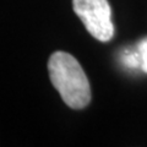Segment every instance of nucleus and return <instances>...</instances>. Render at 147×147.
Here are the masks:
<instances>
[{"label": "nucleus", "instance_id": "obj_4", "mask_svg": "<svg viewBox=\"0 0 147 147\" xmlns=\"http://www.w3.org/2000/svg\"><path fill=\"white\" fill-rule=\"evenodd\" d=\"M137 50L141 57V69L147 74V37L141 39L137 44Z\"/></svg>", "mask_w": 147, "mask_h": 147}, {"label": "nucleus", "instance_id": "obj_3", "mask_svg": "<svg viewBox=\"0 0 147 147\" xmlns=\"http://www.w3.org/2000/svg\"><path fill=\"white\" fill-rule=\"evenodd\" d=\"M121 59H123L124 65L130 67V69H136V67L141 66V57H140L139 50H136V52H134V50H127V52L123 54Z\"/></svg>", "mask_w": 147, "mask_h": 147}, {"label": "nucleus", "instance_id": "obj_1", "mask_svg": "<svg viewBox=\"0 0 147 147\" xmlns=\"http://www.w3.org/2000/svg\"><path fill=\"white\" fill-rule=\"evenodd\" d=\"M53 86L64 103L72 109H84L91 102V87L79 61L66 52H55L48 61Z\"/></svg>", "mask_w": 147, "mask_h": 147}, {"label": "nucleus", "instance_id": "obj_2", "mask_svg": "<svg viewBox=\"0 0 147 147\" xmlns=\"http://www.w3.org/2000/svg\"><path fill=\"white\" fill-rule=\"evenodd\" d=\"M72 9L92 37L99 42L113 38L114 25L108 0H72Z\"/></svg>", "mask_w": 147, "mask_h": 147}]
</instances>
